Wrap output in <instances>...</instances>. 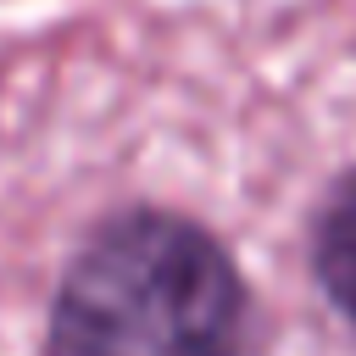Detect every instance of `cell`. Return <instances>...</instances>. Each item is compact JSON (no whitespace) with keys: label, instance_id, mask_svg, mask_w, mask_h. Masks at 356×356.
Instances as JSON below:
<instances>
[{"label":"cell","instance_id":"7a4b0ae2","mask_svg":"<svg viewBox=\"0 0 356 356\" xmlns=\"http://www.w3.org/2000/svg\"><path fill=\"white\" fill-rule=\"evenodd\" d=\"M312 273L323 284V295L356 323V172H345L312 228Z\"/></svg>","mask_w":356,"mask_h":356},{"label":"cell","instance_id":"6da1fadb","mask_svg":"<svg viewBox=\"0 0 356 356\" xmlns=\"http://www.w3.org/2000/svg\"><path fill=\"white\" fill-rule=\"evenodd\" d=\"M250 295L234 256L184 211L128 206L67 261L50 356H245Z\"/></svg>","mask_w":356,"mask_h":356}]
</instances>
